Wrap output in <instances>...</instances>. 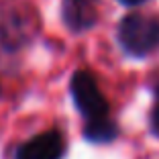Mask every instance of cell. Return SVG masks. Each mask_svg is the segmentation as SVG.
I'll return each mask as SVG.
<instances>
[{"instance_id":"cell-7","label":"cell","mask_w":159,"mask_h":159,"mask_svg":"<svg viewBox=\"0 0 159 159\" xmlns=\"http://www.w3.org/2000/svg\"><path fill=\"white\" fill-rule=\"evenodd\" d=\"M149 126H151V133L155 137H159V86L155 90V102H153V108H151V114H149Z\"/></svg>"},{"instance_id":"cell-8","label":"cell","mask_w":159,"mask_h":159,"mask_svg":"<svg viewBox=\"0 0 159 159\" xmlns=\"http://www.w3.org/2000/svg\"><path fill=\"white\" fill-rule=\"evenodd\" d=\"M120 4H125V6H139V4H143V2H147V0H118Z\"/></svg>"},{"instance_id":"cell-2","label":"cell","mask_w":159,"mask_h":159,"mask_svg":"<svg viewBox=\"0 0 159 159\" xmlns=\"http://www.w3.org/2000/svg\"><path fill=\"white\" fill-rule=\"evenodd\" d=\"M39 31V19L29 6L8 4L0 6V47L6 51H19Z\"/></svg>"},{"instance_id":"cell-6","label":"cell","mask_w":159,"mask_h":159,"mask_svg":"<svg viewBox=\"0 0 159 159\" xmlns=\"http://www.w3.org/2000/svg\"><path fill=\"white\" fill-rule=\"evenodd\" d=\"M84 139L90 143H112L118 137V126L112 118L94 125H84Z\"/></svg>"},{"instance_id":"cell-3","label":"cell","mask_w":159,"mask_h":159,"mask_svg":"<svg viewBox=\"0 0 159 159\" xmlns=\"http://www.w3.org/2000/svg\"><path fill=\"white\" fill-rule=\"evenodd\" d=\"M70 92L86 125H94V122H102L110 118V104L104 98L96 78L88 70H78L71 75Z\"/></svg>"},{"instance_id":"cell-4","label":"cell","mask_w":159,"mask_h":159,"mask_svg":"<svg viewBox=\"0 0 159 159\" xmlns=\"http://www.w3.org/2000/svg\"><path fill=\"white\" fill-rule=\"evenodd\" d=\"M66 155V139L57 129H49L19 145L14 159H61Z\"/></svg>"},{"instance_id":"cell-1","label":"cell","mask_w":159,"mask_h":159,"mask_svg":"<svg viewBox=\"0 0 159 159\" xmlns=\"http://www.w3.org/2000/svg\"><path fill=\"white\" fill-rule=\"evenodd\" d=\"M116 37L125 53L147 57L159 49V19L149 14H126L120 20Z\"/></svg>"},{"instance_id":"cell-5","label":"cell","mask_w":159,"mask_h":159,"mask_svg":"<svg viewBox=\"0 0 159 159\" xmlns=\"http://www.w3.org/2000/svg\"><path fill=\"white\" fill-rule=\"evenodd\" d=\"M100 0H61V19L71 33L90 31L98 23Z\"/></svg>"}]
</instances>
